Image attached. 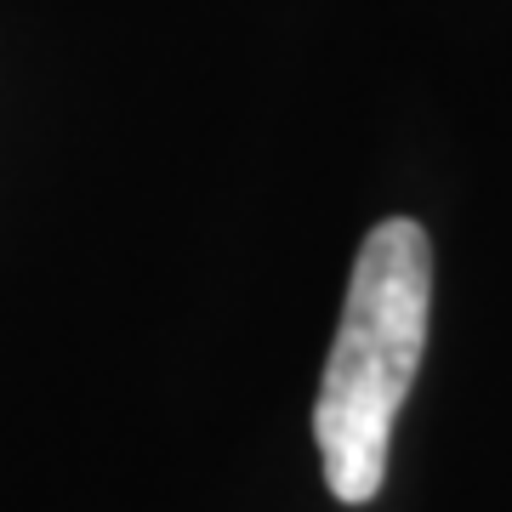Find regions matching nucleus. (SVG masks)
<instances>
[{"label":"nucleus","instance_id":"obj_1","mask_svg":"<svg viewBox=\"0 0 512 512\" xmlns=\"http://www.w3.org/2000/svg\"><path fill=\"white\" fill-rule=\"evenodd\" d=\"M433 313V245L410 217L376 222L353 256L342 325L330 342L313 439L325 456V484L336 501L365 507L387 478V444L416 382Z\"/></svg>","mask_w":512,"mask_h":512}]
</instances>
